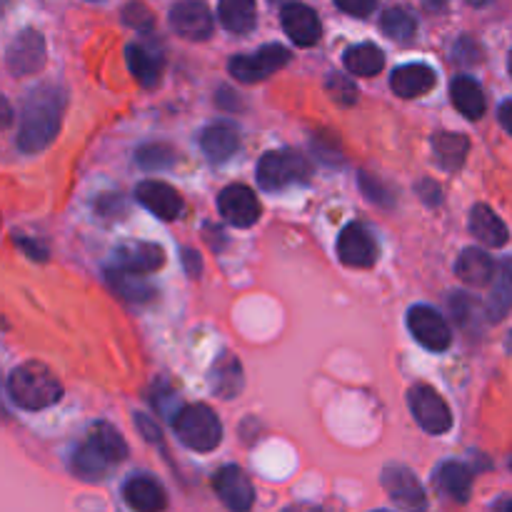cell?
<instances>
[{"label":"cell","instance_id":"cell-46","mask_svg":"<svg viewBox=\"0 0 512 512\" xmlns=\"http://www.w3.org/2000/svg\"><path fill=\"white\" fill-rule=\"evenodd\" d=\"M498 508H503V510H505V508H512V503H500Z\"/></svg>","mask_w":512,"mask_h":512},{"label":"cell","instance_id":"cell-9","mask_svg":"<svg viewBox=\"0 0 512 512\" xmlns=\"http://www.w3.org/2000/svg\"><path fill=\"white\" fill-rule=\"evenodd\" d=\"M5 65L13 75H35L45 65V38L38 30H23L8 45Z\"/></svg>","mask_w":512,"mask_h":512},{"label":"cell","instance_id":"cell-12","mask_svg":"<svg viewBox=\"0 0 512 512\" xmlns=\"http://www.w3.org/2000/svg\"><path fill=\"white\" fill-rule=\"evenodd\" d=\"M213 488L215 495H218L230 510L243 512L253 508V485H250L248 475H245L238 465H225V468H220L213 478Z\"/></svg>","mask_w":512,"mask_h":512},{"label":"cell","instance_id":"cell-2","mask_svg":"<svg viewBox=\"0 0 512 512\" xmlns=\"http://www.w3.org/2000/svg\"><path fill=\"white\" fill-rule=\"evenodd\" d=\"M5 388H8L10 400L23 410H45L63 398V388L53 370L35 360L13 368Z\"/></svg>","mask_w":512,"mask_h":512},{"label":"cell","instance_id":"cell-23","mask_svg":"<svg viewBox=\"0 0 512 512\" xmlns=\"http://www.w3.org/2000/svg\"><path fill=\"white\" fill-rule=\"evenodd\" d=\"M110 468H113V463H110L100 450H95L88 440H85L83 445H78V448L73 450V455H70V470H73L80 480H88V483L103 480Z\"/></svg>","mask_w":512,"mask_h":512},{"label":"cell","instance_id":"cell-13","mask_svg":"<svg viewBox=\"0 0 512 512\" xmlns=\"http://www.w3.org/2000/svg\"><path fill=\"white\" fill-rule=\"evenodd\" d=\"M135 198L160 220H175L183 213V198H180L178 190L168 183H160V180H143L135 188Z\"/></svg>","mask_w":512,"mask_h":512},{"label":"cell","instance_id":"cell-27","mask_svg":"<svg viewBox=\"0 0 512 512\" xmlns=\"http://www.w3.org/2000/svg\"><path fill=\"white\" fill-rule=\"evenodd\" d=\"M468 150H470V140L465 138V135L450 133V130L433 135L435 160H438L445 170H450V173L463 168L465 158H468Z\"/></svg>","mask_w":512,"mask_h":512},{"label":"cell","instance_id":"cell-30","mask_svg":"<svg viewBox=\"0 0 512 512\" xmlns=\"http://www.w3.org/2000/svg\"><path fill=\"white\" fill-rule=\"evenodd\" d=\"M220 23L235 35H245L255 28V0H220Z\"/></svg>","mask_w":512,"mask_h":512},{"label":"cell","instance_id":"cell-5","mask_svg":"<svg viewBox=\"0 0 512 512\" xmlns=\"http://www.w3.org/2000/svg\"><path fill=\"white\" fill-rule=\"evenodd\" d=\"M408 405L415 423L428 435H445L453 428V413H450L448 403L430 385H415V388H410Z\"/></svg>","mask_w":512,"mask_h":512},{"label":"cell","instance_id":"cell-4","mask_svg":"<svg viewBox=\"0 0 512 512\" xmlns=\"http://www.w3.org/2000/svg\"><path fill=\"white\" fill-rule=\"evenodd\" d=\"M310 178V163L295 150H270L258 163L260 188L275 193L288 185Z\"/></svg>","mask_w":512,"mask_h":512},{"label":"cell","instance_id":"cell-17","mask_svg":"<svg viewBox=\"0 0 512 512\" xmlns=\"http://www.w3.org/2000/svg\"><path fill=\"white\" fill-rule=\"evenodd\" d=\"M383 488L393 503L403 505V508H423L425 505V490L418 483L408 468H398L390 465L383 473Z\"/></svg>","mask_w":512,"mask_h":512},{"label":"cell","instance_id":"cell-37","mask_svg":"<svg viewBox=\"0 0 512 512\" xmlns=\"http://www.w3.org/2000/svg\"><path fill=\"white\" fill-rule=\"evenodd\" d=\"M358 183H360V188H363V193L368 195V198L373 200V203L385 205V208H393V198H390V195H388V190H385L380 183H375V180L370 178V175L363 173L358 178Z\"/></svg>","mask_w":512,"mask_h":512},{"label":"cell","instance_id":"cell-24","mask_svg":"<svg viewBox=\"0 0 512 512\" xmlns=\"http://www.w3.org/2000/svg\"><path fill=\"white\" fill-rule=\"evenodd\" d=\"M450 98L453 105L465 115L468 120H480L485 115V93L473 78L468 75H460L450 85Z\"/></svg>","mask_w":512,"mask_h":512},{"label":"cell","instance_id":"cell-22","mask_svg":"<svg viewBox=\"0 0 512 512\" xmlns=\"http://www.w3.org/2000/svg\"><path fill=\"white\" fill-rule=\"evenodd\" d=\"M455 273L465 285H485L495 278V263L485 250L468 248L460 253L458 263H455Z\"/></svg>","mask_w":512,"mask_h":512},{"label":"cell","instance_id":"cell-44","mask_svg":"<svg viewBox=\"0 0 512 512\" xmlns=\"http://www.w3.org/2000/svg\"><path fill=\"white\" fill-rule=\"evenodd\" d=\"M185 265H188V273L193 275V278L200 273V268H203L198 253H193V250H185Z\"/></svg>","mask_w":512,"mask_h":512},{"label":"cell","instance_id":"cell-21","mask_svg":"<svg viewBox=\"0 0 512 512\" xmlns=\"http://www.w3.org/2000/svg\"><path fill=\"white\" fill-rule=\"evenodd\" d=\"M470 233L488 248H503L508 243V228L503 220L488 208V205H475L470 213Z\"/></svg>","mask_w":512,"mask_h":512},{"label":"cell","instance_id":"cell-15","mask_svg":"<svg viewBox=\"0 0 512 512\" xmlns=\"http://www.w3.org/2000/svg\"><path fill=\"white\" fill-rule=\"evenodd\" d=\"M115 260H118L120 268L133 270V273H140V275H148L163 268L165 253L163 248L155 243H145V240H128V243H123L118 250H115Z\"/></svg>","mask_w":512,"mask_h":512},{"label":"cell","instance_id":"cell-40","mask_svg":"<svg viewBox=\"0 0 512 512\" xmlns=\"http://www.w3.org/2000/svg\"><path fill=\"white\" fill-rule=\"evenodd\" d=\"M455 60H460V63H475L478 60V45L470 38H460L455 43Z\"/></svg>","mask_w":512,"mask_h":512},{"label":"cell","instance_id":"cell-31","mask_svg":"<svg viewBox=\"0 0 512 512\" xmlns=\"http://www.w3.org/2000/svg\"><path fill=\"white\" fill-rule=\"evenodd\" d=\"M85 440H88L95 450H100V453H103L113 465L120 463V460H125V455H128V445H125L123 435H120L118 430L108 423L90 425L88 438Z\"/></svg>","mask_w":512,"mask_h":512},{"label":"cell","instance_id":"cell-11","mask_svg":"<svg viewBox=\"0 0 512 512\" xmlns=\"http://www.w3.org/2000/svg\"><path fill=\"white\" fill-rule=\"evenodd\" d=\"M218 210L235 228H250L260 218V203L255 193L245 185H228L218 195Z\"/></svg>","mask_w":512,"mask_h":512},{"label":"cell","instance_id":"cell-29","mask_svg":"<svg viewBox=\"0 0 512 512\" xmlns=\"http://www.w3.org/2000/svg\"><path fill=\"white\" fill-rule=\"evenodd\" d=\"M210 385H213V393L220 398H233L243 388V368H240L238 360L233 355H223L218 358V363L213 365V373H210Z\"/></svg>","mask_w":512,"mask_h":512},{"label":"cell","instance_id":"cell-19","mask_svg":"<svg viewBox=\"0 0 512 512\" xmlns=\"http://www.w3.org/2000/svg\"><path fill=\"white\" fill-rule=\"evenodd\" d=\"M125 503L140 512H158L168 505L163 488L148 475H133L123 488Z\"/></svg>","mask_w":512,"mask_h":512},{"label":"cell","instance_id":"cell-7","mask_svg":"<svg viewBox=\"0 0 512 512\" xmlns=\"http://www.w3.org/2000/svg\"><path fill=\"white\" fill-rule=\"evenodd\" d=\"M408 328L410 333H413V338L418 340L423 348L433 350V353L448 350L450 340H453V333H450L445 318L438 310L430 308V305H413V308H410Z\"/></svg>","mask_w":512,"mask_h":512},{"label":"cell","instance_id":"cell-36","mask_svg":"<svg viewBox=\"0 0 512 512\" xmlns=\"http://www.w3.org/2000/svg\"><path fill=\"white\" fill-rule=\"evenodd\" d=\"M325 88H328V93L333 95L340 105H353L355 100H358V90H355V85L340 73L328 75V80H325Z\"/></svg>","mask_w":512,"mask_h":512},{"label":"cell","instance_id":"cell-14","mask_svg":"<svg viewBox=\"0 0 512 512\" xmlns=\"http://www.w3.org/2000/svg\"><path fill=\"white\" fill-rule=\"evenodd\" d=\"M280 20H283V28L288 33V38L293 40L295 45H315L320 38V20L315 15L313 8L303 3H285L283 13H280Z\"/></svg>","mask_w":512,"mask_h":512},{"label":"cell","instance_id":"cell-34","mask_svg":"<svg viewBox=\"0 0 512 512\" xmlns=\"http://www.w3.org/2000/svg\"><path fill=\"white\" fill-rule=\"evenodd\" d=\"M135 160H138V165L143 170H153L155 173V170L173 168L175 153H173V148L165 143H148L138 150Z\"/></svg>","mask_w":512,"mask_h":512},{"label":"cell","instance_id":"cell-25","mask_svg":"<svg viewBox=\"0 0 512 512\" xmlns=\"http://www.w3.org/2000/svg\"><path fill=\"white\" fill-rule=\"evenodd\" d=\"M125 58H128L130 73L135 75V80H138L143 88H155V85L160 83V75H163V58H160V55L143 48V45L133 43L128 45Z\"/></svg>","mask_w":512,"mask_h":512},{"label":"cell","instance_id":"cell-38","mask_svg":"<svg viewBox=\"0 0 512 512\" xmlns=\"http://www.w3.org/2000/svg\"><path fill=\"white\" fill-rule=\"evenodd\" d=\"M343 13L355 15V18H368L375 8H378V0H335Z\"/></svg>","mask_w":512,"mask_h":512},{"label":"cell","instance_id":"cell-43","mask_svg":"<svg viewBox=\"0 0 512 512\" xmlns=\"http://www.w3.org/2000/svg\"><path fill=\"white\" fill-rule=\"evenodd\" d=\"M498 118H500V125H503V128L512 135V100H505V103L500 105Z\"/></svg>","mask_w":512,"mask_h":512},{"label":"cell","instance_id":"cell-39","mask_svg":"<svg viewBox=\"0 0 512 512\" xmlns=\"http://www.w3.org/2000/svg\"><path fill=\"white\" fill-rule=\"evenodd\" d=\"M475 308H478V305H475V300L468 298V295L458 293L450 298V310H453V318L458 320V323H468L470 315L475 313Z\"/></svg>","mask_w":512,"mask_h":512},{"label":"cell","instance_id":"cell-10","mask_svg":"<svg viewBox=\"0 0 512 512\" xmlns=\"http://www.w3.org/2000/svg\"><path fill=\"white\" fill-rule=\"evenodd\" d=\"M338 258L348 268H373L378 263V243L360 223L348 225L338 238Z\"/></svg>","mask_w":512,"mask_h":512},{"label":"cell","instance_id":"cell-6","mask_svg":"<svg viewBox=\"0 0 512 512\" xmlns=\"http://www.w3.org/2000/svg\"><path fill=\"white\" fill-rule=\"evenodd\" d=\"M290 53L278 43L263 45L260 50H255L253 55H235L228 63L230 75L240 83H260L268 75H273L275 70H280L283 65H288Z\"/></svg>","mask_w":512,"mask_h":512},{"label":"cell","instance_id":"cell-16","mask_svg":"<svg viewBox=\"0 0 512 512\" xmlns=\"http://www.w3.org/2000/svg\"><path fill=\"white\" fill-rule=\"evenodd\" d=\"M435 83H438V75H435V70L430 65L423 63L400 65L390 75V88L400 98H420V95L430 93L435 88Z\"/></svg>","mask_w":512,"mask_h":512},{"label":"cell","instance_id":"cell-3","mask_svg":"<svg viewBox=\"0 0 512 512\" xmlns=\"http://www.w3.org/2000/svg\"><path fill=\"white\" fill-rule=\"evenodd\" d=\"M175 433L185 448L195 453H213L223 440V425L205 405H185L173 418Z\"/></svg>","mask_w":512,"mask_h":512},{"label":"cell","instance_id":"cell-18","mask_svg":"<svg viewBox=\"0 0 512 512\" xmlns=\"http://www.w3.org/2000/svg\"><path fill=\"white\" fill-rule=\"evenodd\" d=\"M240 145V133L233 123H213L200 133V148L210 163H225Z\"/></svg>","mask_w":512,"mask_h":512},{"label":"cell","instance_id":"cell-33","mask_svg":"<svg viewBox=\"0 0 512 512\" xmlns=\"http://www.w3.org/2000/svg\"><path fill=\"white\" fill-rule=\"evenodd\" d=\"M380 25H383L385 35L393 40H410L415 35V28H418L415 18L405 8L385 10Z\"/></svg>","mask_w":512,"mask_h":512},{"label":"cell","instance_id":"cell-41","mask_svg":"<svg viewBox=\"0 0 512 512\" xmlns=\"http://www.w3.org/2000/svg\"><path fill=\"white\" fill-rule=\"evenodd\" d=\"M135 425H138L140 433L150 440V443H160V428L143 413H135Z\"/></svg>","mask_w":512,"mask_h":512},{"label":"cell","instance_id":"cell-1","mask_svg":"<svg viewBox=\"0 0 512 512\" xmlns=\"http://www.w3.org/2000/svg\"><path fill=\"white\" fill-rule=\"evenodd\" d=\"M65 113V93L58 85H40L33 88L25 98L20 110L18 128V150L20 153H40L48 148L60 133Z\"/></svg>","mask_w":512,"mask_h":512},{"label":"cell","instance_id":"cell-8","mask_svg":"<svg viewBox=\"0 0 512 512\" xmlns=\"http://www.w3.org/2000/svg\"><path fill=\"white\" fill-rule=\"evenodd\" d=\"M170 28L185 40H208L213 35V15L203 0H180L170 10Z\"/></svg>","mask_w":512,"mask_h":512},{"label":"cell","instance_id":"cell-47","mask_svg":"<svg viewBox=\"0 0 512 512\" xmlns=\"http://www.w3.org/2000/svg\"><path fill=\"white\" fill-rule=\"evenodd\" d=\"M508 65H510V75H512V53H510V63Z\"/></svg>","mask_w":512,"mask_h":512},{"label":"cell","instance_id":"cell-28","mask_svg":"<svg viewBox=\"0 0 512 512\" xmlns=\"http://www.w3.org/2000/svg\"><path fill=\"white\" fill-rule=\"evenodd\" d=\"M343 65L348 73L360 75V78H373V75H378L380 70H383L385 55L378 45L360 43V45H353V48H348V53H345L343 58Z\"/></svg>","mask_w":512,"mask_h":512},{"label":"cell","instance_id":"cell-20","mask_svg":"<svg viewBox=\"0 0 512 512\" xmlns=\"http://www.w3.org/2000/svg\"><path fill=\"white\" fill-rule=\"evenodd\" d=\"M433 480L455 503H465L470 498V490H473V473L458 460H445L443 465H438Z\"/></svg>","mask_w":512,"mask_h":512},{"label":"cell","instance_id":"cell-35","mask_svg":"<svg viewBox=\"0 0 512 512\" xmlns=\"http://www.w3.org/2000/svg\"><path fill=\"white\" fill-rule=\"evenodd\" d=\"M123 20L125 25H130L133 30H140V33H150L155 25L153 13L150 8H145L143 3H128L123 8Z\"/></svg>","mask_w":512,"mask_h":512},{"label":"cell","instance_id":"cell-26","mask_svg":"<svg viewBox=\"0 0 512 512\" xmlns=\"http://www.w3.org/2000/svg\"><path fill=\"white\" fill-rule=\"evenodd\" d=\"M105 278H108V285L115 293L123 295L125 300H133V303H145V300H150L155 295V288L145 280V275L125 270L120 265L118 268H108Z\"/></svg>","mask_w":512,"mask_h":512},{"label":"cell","instance_id":"cell-45","mask_svg":"<svg viewBox=\"0 0 512 512\" xmlns=\"http://www.w3.org/2000/svg\"><path fill=\"white\" fill-rule=\"evenodd\" d=\"M468 5H473V8H485V5H490L493 0H465Z\"/></svg>","mask_w":512,"mask_h":512},{"label":"cell","instance_id":"cell-32","mask_svg":"<svg viewBox=\"0 0 512 512\" xmlns=\"http://www.w3.org/2000/svg\"><path fill=\"white\" fill-rule=\"evenodd\" d=\"M512 310V265L503 263L495 273L493 293L488 298V318L500 320Z\"/></svg>","mask_w":512,"mask_h":512},{"label":"cell","instance_id":"cell-42","mask_svg":"<svg viewBox=\"0 0 512 512\" xmlns=\"http://www.w3.org/2000/svg\"><path fill=\"white\" fill-rule=\"evenodd\" d=\"M418 193L428 205H438L440 200H443V195H440V185L433 183V180H420Z\"/></svg>","mask_w":512,"mask_h":512}]
</instances>
